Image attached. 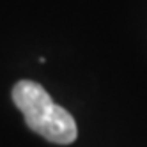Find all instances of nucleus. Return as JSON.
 <instances>
[{
	"label": "nucleus",
	"mask_w": 147,
	"mask_h": 147,
	"mask_svg": "<svg viewBox=\"0 0 147 147\" xmlns=\"http://www.w3.org/2000/svg\"><path fill=\"white\" fill-rule=\"evenodd\" d=\"M13 101L28 128L48 142L69 145L76 140L78 129L73 115L51 99L43 85L30 80L18 82L13 87Z\"/></svg>",
	"instance_id": "obj_1"
}]
</instances>
